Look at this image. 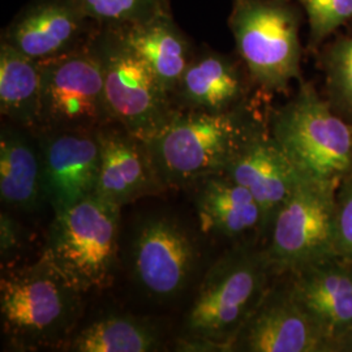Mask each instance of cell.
<instances>
[{
    "mask_svg": "<svg viewBox=\"0 0 352 352\" xmlns=\"http://www.w3.org/2000/svg\"><path fill=\"white\" fill-rule=\"evenodd\" d=\"M120 210L93 193L55 213L43 253L84 292L113 285Z\"/></svg>",
    "mask_w": 352,
    "mask_h": 352,
    "instance_id": "8992f818",
    "label": "cell"
},
{
    "mask_svg": "<svg viewBox=\"0 0 352 352\" xmlns=\"http://www.w3.org/2000/svg\"><path fill=\"white\" fill-rule=\"evenodd\" d=\"M272 136L304 179L338 187L352 167V129L311 84L273 118Z\"/></svg>",
    "mask_w": 352,
    "mask_h": 352,
    "instance_id": "5b68a950",
    "label": "cell"
},
{
    "mask_svg": "<svg viewBox=\"0 0 352 352\" xmlns=\"http://www.w3.org/2000/svg\"><path fill=\"white\" fill-rule=\"evenodd\" d=\"M196 209L204 231L226 238H236L265 223L263 209L250 189L221 174L200 182Z\"/></svg>",
    "mask_w": 352,
    "mask_h": 352,
    "instance_id": "ffe728a7",
    "label": "cell"
},
{
    "mask_svg": "<svg viewBox=\"0 0 352 352\" xmlns=\"http://www.w3.org/2000/svg\"><path fill=\"white\" fill-rule=\"evenodd\" d=\"M225 175L250 189L272 222L302 177L274 138L251 135L227 164Z\"/></svg>",
    "mask_w": 352,
    "mask_h": 352,
    "instance_id": "9a60e30c",
    "label": "cell"
},
{
    "mask_svg": "<svg viewBox=\"0 0 352 352\" xmlns=\"http://www.w3.org/2000/svg\"><path fill=\"white\" fill-rule=\"evenodd\" d=\"M334 190L333 186L302 179L272 221L266 253L272 267L298 272L338 253Z\"/></svg>",
    "mask_w": 352,
    "mask_h": 352,
    "instance_id": "9c48e42d",
    "label": "cell"
},
{
    "mask_svg": "<svg viewBox=\"0 0 352 352\" xmlns=\"http://www.w3.org/2000/svg\"><path fill=\"white\" fill-rule=\"evenodd\" d=\"M291 296L333 347L352 334V272L330 260L296 272Z\"/></svg>",
    "mask_w": 352,
    "mask_h": 352,
    "instance_id": "2e32d148",
    "label": "cell"
},
{
    "mask_svg": "<svg viewBox=\"0 0 352 352\" xmlns=\"http://www.w3.org/2000/svg\"><path fill=\"white\" fill-rule=\"evenodd\" d=\"M349 340H352V334L350 336V338H349Z\"/></svg>",
    "mask_w": 352,
    "mask_h": 352,
    "instance_id": "83f0119b",
    "label": "cell"
},
{
    "mask_svg": "<svg viewBox=\"0 0 352 352\" xmlns=\"http://www.w3.org/2000/svg\"><path fill=\"white\" fill-rule=\"evenodd\" d=\"M45 201L59 213L96 193L101 170L98 129H38Z\"/></svg>",
    "mask_w": 352,
    "mask_h": 352,
    "instance_id": "8fae6325",
    "label": "cell"
},
{
    "mask_svg": "<svg viewBox=\"0 0 352 352\" xmlns=\"http://www.w3.org/2000/svg\"><path fill=\"white\" fill-rule=\"evenodd\" d=\"M84 291L43 253L0 280L3 333L19 350L58 346L80 317Z\"/></svg>",
    "mask_w": 352,
    "mask_h": 352,
    "instance_id": "6da1fadb",
    "label": "cell"
},
{
    "mask_svg": "<svg viewBox=\"0 0 352 352\" xmlns=\"http://www.w3.org/2000/svg\"><path fill=\"white\" fill-rule=\"evenodd\" d=\"M330 344L291 292H269L250 316L231 350L248 352H318Z\"/></svg>",
    "mask_w": 352,
    "mask_h": 352,
    "instance_id": "4fadbf2b",
    "label": "cell"
},
{
    "mask_svg": "<svg viewBox=\"0 0 352 352\" xmlns=\"http://www.w3.org/2000/svg\"><path fill=\"white\" fill-rule=\"evenodd\" d=\"M98 135L101 170L97 195L123 208L167 189L154 168L145 141L116 123L98 128Z\"/></svg>",
    "mask_w": 352,
    "mask_h": 352,
    "instance_id": "5bb4252c",
    "label": "cell"
},
{
    "mask_svg": "<svg viewBox=\"0 0 352 352\" xmlns=\"http://www.w3.org/2000/svg\"><path fill=\"white\" fill-rule=\"evenodd\" d=\"M119 29L164 90L173 96L196 49L176 24L171 11L160 13L141 24Z\"/></svg>",
    "mask_w": 352,
    "mask_h": 352,
    "instance_id": "ac0fdd59",
    "label": "cell"
},
{
    "mask_svg": "<svg viewBox=\"0 0 352 352\" xmlns=\"http://www.w3.org/2000/svg\"><path fill=\"white\" fill-rule=\"evenodd\" d=\"M329 88L346 113L352 115V37L340 39L327 55Z\"/></svg>",
    "mask_w": 352,
    "mask_h": 352,
    "instance_id": "d4e9b609",
    "label": "cell"
},
{
    "mask_svg": "<svg viewBox=\"0 0 352 352\" xmlns=\"http://www.w3.org/2000/svg\"><path fill=\"white\" fill-rule=\"evenodd\" d=\"M89 43L101 63L113 123L142 141L151 139L175 113L173 97L119 28L94 26Z\"/></svg>",
    "mask_w": 352,
    "mask_h": 352,
    "instance_id": "277c9868",
    "label": "cell"
},
{
    "mask_svg": "<svg viewBox=\"0 0 352 352\" xmlns=\"http://www.w3.org/2000/svg\"><path fill=\"white\" fill-rule=\"evenodd\" d=\"M25 128L3 124L0 131V197L8 208L34 212L45 201L37 139Z\"/></svg>",
    "mask_w": 352,
    "mask_h": 352,
    "instance_id": "d6986e66",
    "label": "cell"
},
{
    "mask_svg": "<svg viewBox=\"0 0 352 352\" xmlns=\"http://www.w3.org/2000/svg\"><path fill=\"white\" fill-rule=\"evenodd\" d=\"M197 240L170 215H153L136 227L129 250L132 276L151 299L174 300L197 269Z\"/></svg>",
    "mask_w": 352,
    "mask_h": 352,
    "instance_id": "30bf717a",
    "label": "cell"
},
{
    "mask_svg": "<svg viewBox=\"0 0 352 352\" xmlns=\"http://www.w3.org/2000/svg\"><path fill=\"white\" fill-rule=\"evenodd\" d=\"M39 107V60L0 42V113L13 124L34 132Z\"/></svg>",
    "mask_w": 352,
    "mask_h": 352,
    "instance_id": "44dd1931",
    "label": "cell"
},
{
    "mask_svg": "<svg viewBox=\"0 0 352 352\" xmlns=\"http://www.w3.org/2000/svg\"><path fill=\"white\" fill-rule=\"evenodd\" d=\"M337 247L338 253L352 261V180L343 187L337 202Z\"/></svg>",
    "mask_w": 352,
    "mask_h": 352,
    "instance_id": "484cf974",
    "label": "cell"
},
{
    "mask_svg": "<svg viewBox=\"0 0 352 352\" xmlns=\"http://www.w3.org/2000/svg\"><path fill=\"white\" fill-rule=\"evenodd\" d=\"M21 244V231L12 217L6 212L0 215V252L1 257H10Z\"/></svg>",
    "mask_w": 352,
    "mask_h": 352,
    "instance_id": "4316f807",
    "label": "cell"
},
{
    "mask_svg": "<svg viewBox=\"0 0 352 352\" xmlns=\"http://www.w3.org/2000/svg\"><path fill=\"white\" fill-rule=\"evenodd\" d=\"M94 26L78 0H30L3 30L0 42L46 60L82 46Z\"/></svg>",
    "mask_w": 352,
    "mask_h": 352,
    "instance_id": "7c38bea8",
    "label": "cell"
},
{
    "mask_svg": "<svg viewBox=\"0 0 352 352\" xmlns=\"http://www.w3.org/2000/svg\"><path fill=\"white\" fill-rule=\"evenodd\" d=\"M243 90L236 63L204 46L195 52L171 97L177 109L227 113L239 103Z\"/></svg>",
    "mask_w": 352,
    "mask_h": 352,
    "instance_id": "e0dca14e",
    "label": "cell"
},
{
    "mask_svg": "<svg viewBox=\"0 0 352 352\" xmlns=\"http://www.w3.org/2000/svg\"><path fill=\"white\" fill-rule=\"evenodd\" d=\"M76 352H151L162 350V337L151 321L132 316H110L82 329L71 343Z\"/></svg>",
    "mask_w": 352,
    "mask_h": 352,
    "instance_id": "7402d4cb",
    "label": "cell"
},
{
    "mask_svg": "<svg viewBox=\"0 0 352 352\" xmlns=\"http://www.w3.org/2000/svg\"><path fill=\"white\" fill-rule=\"evenodd\" d=\"M228 26L261 88L285 91L300 78V13L289 0H232Z\"/></svg>",
    "mask_w": 352,
    "mask_h": 352,
    "instance_id": "52a82bcc",
    "label": "cell"
},
{
    "mask_svg": "<svg viewBox=\"0 0 352 352\" xmlns=\"http://www.w3.org/2000/svg\"><path fill=\"white\" fill-rule=\"evenodd\" d=\"M308 16L312 45L321 43L352 19V0H299Z\"/></svg>",
    "mask_w": 352,
    "mask_h": 352,
    "instance_id": "cb8c5ba5",
    "label": "cell"
},
{
    "mask_svg": "<svg viewBox=\"0 0 352 352\" xmlns=\"http://www.w3.org/2000/svg\"><path fill=\"white\" fill-rule=\"evenodd\" d=\"M265 254L230 252L206 272L189 308L182 344L201 351L230 350L241 327L265 296Z\"/></svg>",
    "mask_w": 352,
    "mask_h": 352,
    "instance_id": "7a4b0ae2",
    "label": "cell"
},
{
    "mask_svg": "<svg viewBox=\"0 0 352 352\" xmlns=\"http://www.w3.org/2000/svg\"><path fill=\"white\" fill-rule=\"evenodd\" d=\"M38 129H98L113 123L102 67L89 39L78 49L39 60ZM34 131V132H36Z\"/></svg>",
    "mask_w": 352,
    "mask_h": 352,
    "instance_id": "ba28073f",
    "label": "cell"
},
{
    "mask_svg": "<svg viewBox=\"0 0 352 352\" xmlns=\"http://www.w3.org/2000/svg\"><path fill=\"white\" fill-rule=\"evenodd\" d=\"M251 136L235 111L206 113L176 109L146 148L166 188H183L223 174Z\"/></svg>",
    "mask_w": 352,
    "mask_h": 352,
    "instance_id": "3957f363",
    "label": "cell"
},
{
    "mask_svg": "<svg viewBox=\"0 0 352 352\" xmlns=\"http://www.w3.org/2000/svg\"><path fill=\"white\" fill-rule=\"evenodd\" d=\"M89 20L98 26L126 28L170 12L168 0H78Z\"/></svg>",
    "mask_w": 352,
    "mask_h": 352,
    "instance_id": "603a6c76",
    "label": "cell"
}]
</instances>
